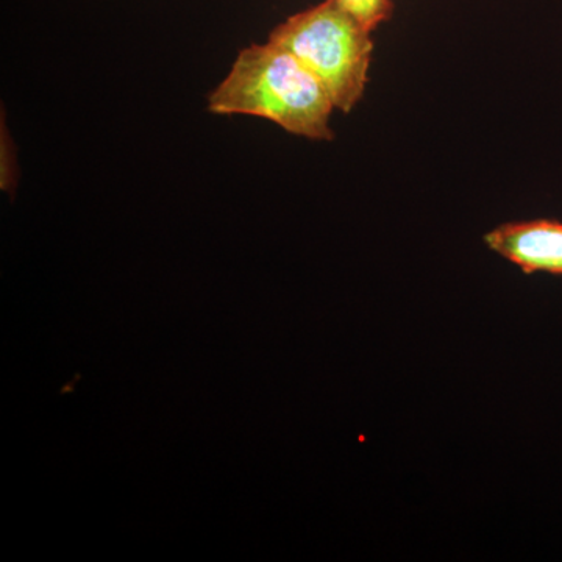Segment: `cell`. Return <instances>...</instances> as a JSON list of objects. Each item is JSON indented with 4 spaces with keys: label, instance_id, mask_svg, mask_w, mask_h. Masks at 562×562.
Wrapping results in <instances>:
<instances>
[{
    "label": "cell",
    "instance_id": "obj_1",
    "mask_svg": "<svg viewBox=\"0 0 562 562\" xmlns=\"http://www.w3.org/2000/svg\"><path fill=\"white\" fill-rule=\"evenodd\" d=\"M206 110L217 116L272 121L291 135L333 140V105L319 79L272 41L239 52L225 79L210 92Z\"/></svg>",
    "mask_w": 562,
    "mask_h": 562
},
{
    "label": "cell",
    "instance_id": "obj_2",
    "mask_svg": "<svg viewBox=\"0 0 562 562\" xmlns=\"http://www.w3.org/2000/svg\"><path fill=\"white\" fill-rule=\"evenodd\" d=\"M269 41L312 70L336 110L350 113L361 102L372 65V33L336 0L292 14L269 33Z\"/></svg>",
    "mask_w": 562,
    "mask_h": 562
},
{
    "label": "cell",
    "instance_id": "obj_3",
    "mask_svg": "<svg viewBox=\"0 0 562 562\" xmlns=\"http://www.w3.org/2000/svg\"><path fill=\"white\" fill-rule=\"evenodd\" d=\"M484 243L525 273L562 276V222H509L484 235Z\"/></svg>",
    "mask_w": 562,
    "mask_h": 562
},
{
    "label": "cell",
    "instance_id": "obj_4",
    "mask_svg": "<svg viewBox=\"0 0 562 562\" xmlns=\"http://www.w3.org/2000/svg\"><path fill=\"white\" fill-rule=\"evenodd\" d=\"M366 31L373 32L392 18L394 0H336Z\"/></svg>",
    "mask_w": 562,
    "mask_h": 562
},
{
    "label": "cell",
    "instance_id": "obj_5",
    "mask_svg": "<svg viewBox=\"0 0 562 562\" xmlns=\"http://www.w3.org/2000/svg\"><path fill=\"white\" fill-rule=\"evenodd\" d=\"M20 181V161H18L16 147L11 138L9 127L5 125V114L2 113V128H0V190L13 195Z\"/></svg>",
    "mask_w": 562,
    "mask_h": 562
}]
</instances>
